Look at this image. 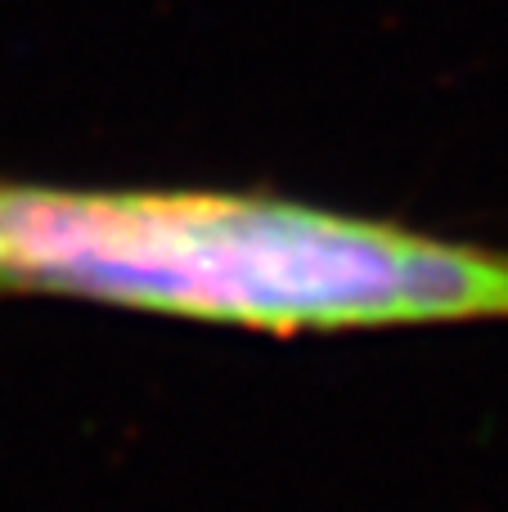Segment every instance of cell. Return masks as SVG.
I'll use <instances>...</instances> for the list:
<instances>
[{
    "instance_id": "cell-1",
    "label": "cell",
    "mask_w": 508,
    "mask_h": 512,
    "mask_svg": "<svg viewBox=\"0 0 508 512\" xmlns=\"http://www.w3.org/2000/svg\"><path fill=\"white\" fill-rule=\"evenodd\" d=\"M5 297H72L257 333L477 324L508 319V252L275 194L0 176Z\"/></svg>"
}]
</instances>
